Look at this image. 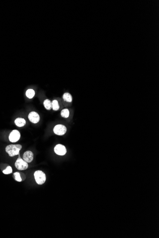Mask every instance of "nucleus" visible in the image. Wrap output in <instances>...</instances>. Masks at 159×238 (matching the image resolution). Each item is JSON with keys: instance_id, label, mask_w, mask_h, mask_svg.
<instances>
[{"instance_id": "nucleus-1", "label": "nucleus", "mask_w": 159, "mask_h": 238, "mask_svg": "<svg viewBox=\"0 0 159 238\" xmlns=\"http://www.w3.org/2000/svg\"><path fill=\"white\" fill-rule=\"evenodd\" d=\"M21 148L22 146L20 145H10L6 146L5 150L9 156L12 157L19 155Z\"/></svg>"}, {"instance_id": "nucleus-2", "label": "nucleus", "mask_w": 159, "mask_h": 238, "mask_svg": "<svg viewBox=\"0 0 159 238\" xmlns=\"http://www.w3.org/2000/svg\"><path fill=\"white\" fill-rule=\"evenodd\" d=\"M34 178L37 184L41 185L43 184L46 181V175L42 171H37L34 174Z\"/></svg>"}, {"instance_id": "nucleus-3", "label": "nucleus", "mask_w": 159, "mask_h": 238, "mask_svg": "<svg viewBox=\"0 0 159 238\" xmlns=\"http://www.w3.org/2000/svg\"><path fill=\"white\" fill-rule=\"evenodd\" d=\"M15 167L19 170H26L28 167V165L26 162L22 159L20 156L15 163Z\"/></svg>"}, {"instance_id": "nucleus-4", "label": "nucleus", "mask_w": 159, "mask_h": 238, "mask_svg": "<svg viewBox=\"0 0 159 238\" xmlns=\"http://www.w3.org/2000/svg\"><path fill=\"white\" fill-rule=\"evenodd\" d=\"M67 131V128L63 124H57L56 125L54 129L53 132L54 133L59 135H64Z\"/></svg>"}, {"instance_id": "nucleus-5", "label": "nucleus", "mask_w": 159, "mask_h": 238, "mask_svg": "<svg viewBox=\"0 0 159 238\" xmlns=\"http://www.w3.org/2000/svg\"><path fill=\"white\" fill-rule=\"evenodd\" d=\"M20 136L21 135L19 131L17 130H13L10 133L9 136V139L11 142L14 143L17 142L20 139Z\"/></svg>"}, {"instance_id": "nucleus-6", "label": "nucleus", "mask_w": 159, "mask_h": 238, "mask_svg": "<svg viewBox=\"0 0 159 238\" xmlns=\"http://www.w3.org/2000/svg\"><path fill=\"white\" fill-rule=\"evenodd\" d=\"M55 153L59 155H64L67 152V150L65 146L59 144L55 146L54 147Z\"/></svg>"}, {"instance_id": "nucleus-7", "label": "nucleus", "mask_w": 159, "mask_h": 238, "mask_svg": "<svg viewBox=\"0 0 159 238\" xmlns=\"http://www.w3.org/2000/svg\"><path fill=\"white\" fill-rule=\"evenodd\" d=\"M28 118L31 122L34 124H36L39 122L40 119V116L39 115V114L34 111H32L30 113L28 116Z\"/></svg>"}, {"instance_id": "nucleus-8", "label": "nucleus", "mask_w": 159, "mask_h": 238, "mask_svg": "<svg viewBox=\"0 0 159 238\" xmlns=\"http://www.w3.org/2000/svg\"><path fill=\"white\" fill-rule=\"evenodd\" d=\"M23 159L27 163H31L33 159V154L32 151H27L23 155Z\"/></svg>"}, {"instance_id": "nucleus-9", "label": "nucleus", "mask_w": 159, "mask_h": 238, "mask_svg": "<svg viewBox=\"0 0 159 238\" xmlns=\"http://www.w3.org/2000/svg\"><path fill=\"white\" fill-rule=\"evenodd\" d=\"M15 124L18 127H22L25 125L26 121L25 120L22 118H17L15 120Z\"/></svg>"}, {"instance_id": "nucleus-10", "label": "nucleus", "mask_w": 159, "mask_h": 238, "mask_svg": "<svg viewBox=\"0 0 159 238\" xmlns=\"http://www.w3.org/2000/svg\"><path fill=\"white\" fill-rule=\"evenodd\" d=\"M43 105L45 108L47 110H51L52 109V102L49 99L45 100Z\"/></svg>"}, {"instance_id": "nucleus-11", "label": "nucleus", "mask_w": 159, "mask_h": 238, "mask_svg": "<svg viewBox=\"0 0 159 238\" xmlns=\"http://www.w3.org/2000/svg\"><path fill=\"white\" fill-rule=\"evenodd\" d=\"M64 99L68 102H71L73 100L72 95L69 93H65L63 95Z\"/></svg>"}, {"instance_id": "nucleus-12", "label": "nucleus", "mask_w": 159, "mask_h": 238, "mask_svg": "<svg viewBox=\"0 0 159 238\" xmlns=\"http://www.w3.org/2000/svg\"><path fill=\"white\" fill-rule=\"evenodd\" d=\"M26 95L29 98H32L35 95V91L32 89H29L26 92Z\"/></svg>"}, {"instance_id": "nucleus-13", "label": "nucleus", "mask_w": 159, "mask_h": 238, "mask_svg": "<svg viewBox=\"0 0 159 238\" xmlns=\"http://www.w3.org/2000/svg\"><path fill=\"white\" fill-rule=\"evenodd\" d=\"M59 108H60V106L58 101L56 100H53L52 102V109L54 110L57 111L59 109Z\"/></svg>"}, {"instance_id": "nucleus-14", "label": "nucleus", "mask_w": 159, "mask_h": 238, "mask_svg": "<svg viewBox=\"0 0 159 238\" xmlns=\"http://www.w3.org/2000/svg\"><path fill=\"white\" fill-rule=\"evenodd\" d=\"M61 116L64 118H67L70 115L69 111L68 109H64L61 111Z\"/></svg>"}, {"instance_id": "nucleus-15", "label": "nucleus", "mask_w": 159, "mask_h": 238, "mask_svg": "<svg viewBox=\"0 0 159 238\" xmlns=\"http://www.w3.org/2000/svg\"><path fill=\"white\" fill-rule=\"evenodd\" d=\"M12 172V169L11 166H8L5 170L3 171V173L5 175H8L11 173Z\"/></svg>"}, {"instance_id": "nucleus-16", "label": "nucleus", "mask_w": 159, "mask_h": 238, "mask_svg": "<svg viewBox=\"0 0 159 238\" xmlns=\"http://www.w3.org/2000/svg\"><path fill=\"white\" fill-rule=\"evenodd\" d=\"M13 175L14 176L15 179L17 181H22L21 180V176H20V174L19 173H18V172L15 173H14Z\"/></svg>"}]
</instances>
